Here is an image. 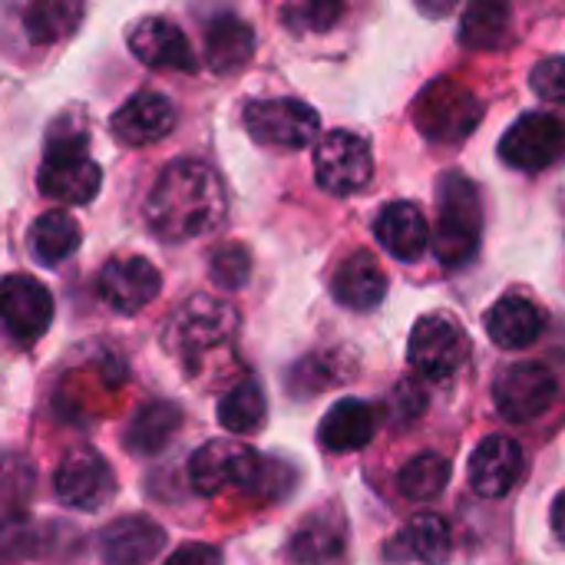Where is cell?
I'll return each instance as SVG.
<instances>
[{"instance_id":"obj_16","label":"cell","mask_w":565,"mask_h":565,"mask_svg":"<svg viewBox=\"0 0 565 565\" xmlns=\"http://www.w3.org/2000/svg\"><path fill=\"white\" fill-rule=\"evenodd\" d=\"M129 50L139 63L152 70H195L199 60L192 53L189 36L169 17H142L129 33Z\"/></svg>"},{"instance_id":"obj_18","label":"cell","mask_w":565,"mask_h":565,"mask_svg":"<svg viewBox=\"0 0 565 565\" xmlns=\"http://www.w3.org/2000/svg\"><path fill=\"white\" fill-rule=\"evenodd\" d=\"M166 546V530L149 516H122L106 526L99 553L106 565H149Z\"/></svg>"},{"instance_id":"obj_28","label":"cell","mask_w":565,"mask_h":565,"mask_svg":"<svg viewBox=\"0 0 565 565\" xmlns=\"http://www.w3.org/2000/svg\"><path fill=\"white\" fill-rule=\"evenodd\" d=\"M513 40V13L507 3H470L460 23V43L470 50H500Z\"/></svg>"},{"instance_id":"obj_1","label":"cell","mask_w":565,"mask_h":565,"mask_svg":"<svg viewBox=\"0 0 565 565\" xmlns=\"http://www.w3.org/2000/svg\"><path fill=\"white\" fill-rule=\"evenodd\" d=\"M225 222V185L202 159L169 162L146 199V225L166 242L212 235Z\"/></svg>"},{"instance_id":"obj_30","label":"cell","mask_w":565,"mask_h":565,"mask_svg":"<svg viewBox=\"0 0 565 565\" xmlns=\"http://www.w3.org/2000/svg\"><path fill=\"white\" fill-rule=\"evenodd\" d=\"M218 424L232 434H255L265 424V394L258 381H238L218 401Z\"/></svg>"},{"instance_id":"obj_21","label":"cell","mask_w":565,"mask_h":565,"mask_svg":"<svg viewBox=\"0 0 565 565\" xmlns=\"http://www.w3.org/2000/svg\"><path fill=\"white\" fill-rule=\"evenodd\" d=\"M331 291L338 305L351 311H374L387 295V275L371 252H354L338 265L331 278Z\"/></svg>"},{"instance_id":"obj_19","label":"cell","mask_w":565,"mask_h":565,"mask_svg":"<svg viewBox=\"0 0 565 565\" xmlns=\"http://www.w3.org/2000/svg\"><path fill=\"white\" fill-rule=\"evenodd\" d=\"M348 546V526L338 510H318L311 513L298 533L288 543V556L295 565H334L344 556Z\"/></svg>"},{"instance_id":"obj_2","label":"cell","mask_w":565,"mask_h":565,"mask_svg":"<svg viewBox=\"0 0 565 565\" xmlns=\"http://www.w3.org/2000/svg\"><path fill=\"white\" fill-rule=\"evenodd\" d=\"M483 235V202L477 185L460 175L447 172L437 185V235H434V255L444 268L467 265Z\"/></svg>"},{"instance_id":"obj_32","label":"cell","mask_w":565,"mask_h":565,"mask_svg":"<svg viewBox=\"0 0 565 565\" xmlns=\"http://www.w3.org/2000/svg\"><path fill=\"white\" fill-rule=\"evenodd\" d=\"M248 271H252V258L242 245H222L212 255V278L222 288H242L248 281Z\"/></svg>"},{"instance_id":"obj_6","label":"cell","mask_w":565,"mask_h":565,"mask_svg":"<svg viewBox=\"0 0 565 565\" xmlns=\"http://www.w3.org/2000/svg\"><path fill=\"white\" fill-rule=\"evenodd\" d=\"M245 129L262 146L305 149V146H311L318 139L321 119L308 103L291 99V96H278V99L248 103L245 106Z\"/></svg>"},{"instance_id":"obj_4","label":"cell","mask_w":565,"mask_h":565,"mask_svg":"<svg viewBox=\"0 0 565 565\" xmlns=\"http://www.w3.org/2000/svg\"><path fill=\"white\" fill-rule=\"evenodd\" d=\"M40 192L46 199H56L63 205H86L96 199L103 172L86 152V136L83 132H60L50 136L43 166L36 172Z\"/></svg>"},{"instance_id":"obj_34","label":"cell","mask_w":565,"mask_h":565,"mask_svg":"<svg viewBox=\"0 0 565 565\" xmlns=\"http://www.w3.org/2000/svg\"><path fill=\"white\" fill-rule=\"evenodd\" d=\"M341 17V3H295L281 10V20L291 30H328Z\"/></svg>"},{"instance_id":"obj_29","label":"cell","mask_w":565,"mask_h":565,"mask_svg":"<svg viewBox=\"0 0 565 565\" xmlns=\"http://www.w3.org/2000/svg\"><path fill=\"white\" fill-rule=\"evenodd\" d=\"M83 20V7L70 0H40L23 13V30L33 43H56L70 36Z\"/></svg>"},{"instance_id":"obj_20","label":"cell","mask_w":565,"mask_h":565,"mask_svg":"<svg viewBox=\"0 0 565 565\" xmlns=\"http://www.w3.org/2000/svg\"><path fill=\"white\" fill-rule=\"evenodd\" d=\"M374 235L397 262H417L430 242V225L414 202H391L377 212Z\"/></svg>"},{"instance_id":"obj_27","label":"cell","mask_w":565,"mask_h":565,"mask_svg":"<svg viewBox=\"0 0 565 565\" xmlns=\"http://www.w3.org/2000/svg\"><path fill=\"white\" fill-rule=\"evenodd\" d=\"M79 248V225L73 222L70 212H43L33 225H30V252L40 265H60L63 258H70Z\"/></svg>"},{"instance_id":"obj_13","label":"cell","mask_w":565,"mask_h":565,"mask_svg":"<svg viewBox=\"0 0 565 565\" xmlns=\"http://www.w3.org/2000/svg\"><path fill=\"white\" fill-rule=\"evenodd\" d=\"M0 321L17 341H36L53 321V295L30 275L0 278Z\"/></svg>"},{"instance_id":"obj_23","label":"cell","mask_w":565,"mask_h":565,"mask_svg":"<svg viewBox=\"0 0 565 565\" xmlns=\"http://www.w3.org/2000/svg\"><path fill=\"white\" fill-rule=\"evenodd\" d=\"M487 334L503 351H523L543 334V311L523 295H507L487 311Z\"/></svg>"},{"instance_id":"obj_15","label":"cell","mask_w":565,"mask_h":565,"mask_svg":"<svg viewBox=\"0 0 565 565\" xmlns=\"http://www.w3.org/2000/svg\"><path fill=\"white\" fill-rule=\"evenodd\" d=\"M523 470H526L523 447L513 437L493 434L480 440V447L470 457V487L487 500H500L523 480Z\"/></svg>"},{"instance_id":"obj_5","label":"cell","mask_w":565,"mask_h":565,"mask_svg":"<svg viewBox=\"0 0 565 565\" xmlns=\"http://www.w3.org/2000/svg\"><path fill=\"white\" fill-rule=\"evenodd\" d=\"M480 119V99L454 76L434 79L414 103V122L434 142H460L477 129Z\"/></svg>"},{"instance_id":"obj_12","label":"cell","mask_w":565,"mask_h":565,"mask_svg":"<svg viewBox=\"0 0 565 565\" xmlns=\"http://www.w3.org/2000/svg\"><path fill=\"white\" fill-rule=\"evenodd\" d=\"M56 497L83 513H96L116 497V477L113 467L96 450H73L53 477Z\"/></svg>"},{"instance_id":"obj_3","label":"cell","mask_w":565,"mask_h":565,"mask_svg":"<svg viewBox=\"0 0 565 565\" xmlns=\"http://www.w3.org/2000/svg\"><path fill=\"white\" fill-rule=\"evenodd\" d=\"M235 331H238V311L222 298L199 295L172 315L162 341L169 354H175L179 364L192 374L212 351L225 348L235 338Z\"/></svg>"},{"instance_id":"obj_9","label":"cell","mask_w":565,"mask_h":565,"mask_svg":"<svg viewBox=\"0 0 565 565\" xmlns=\"http://www.w3.org/2000/svg\"><path fill=\"white\" fill-rule=\"evenodd\" d=\"M262 460L238 440H209L189 460V483L199 497H215L228 487H252Z\"/></svg>"},{"instance_id":"obj_14","label":"cell","mask_w":565,"mask_h":565,"mask_svg":"<svg viewBox=\"0 0 565 565\" xmlns=\"http://www.w3.org/2000/svg\"><path fill=\"white\" fill-rule=\"evenodd\" d=\"M159 285L156 265L142 255H116L99 271V298L119 315L142 311L159 295Z\"/></svg>"},{"instance_id":"obj_36","label":"cell","mask_w":565,"mask_h":565,"mask_svg":"<svg viewBox=\"0 0 565 565\" xmlns=\"http://www.w3.org/2000/svg\"><path fill=\"white\" fill-rule=\"evenodd\" d=\"M166 565H222V553L209 543H185L166 559Z\"/></svg>"},{"instance_id":"obj_7","label":"cell","mask_w":565,"mask_h":565,"mask_svg":"<svg viewBox=\"0 0 565 565\" xmlns=\"http://www.w3.org/2000/svg\"><path fill=\"white\" fill-rule=\"evenodd\" d=\"M315 175L318 185L331 195H354L374 175V159L367 139L348 129L328 132L315 149Z\"/></svg>"},{"instance_id":"obj_33","label":"cell","mask_w":565,"mask_h":565,"mask_svg":"<svg viewBox=\"0 0 565 565\" xmlns=\"http://www.w3.org/2000/svg\"><path fill=\"white\" fill-rule=\"evenodd\" d=\"M530 86L546 103H565V56H546L533 66Z\"/></svg>"},{"instance_id":"obj_35","label":"cell","mask_w":565,"mask_h":565,"mask_svg":"<svg viewBox=\"0 0 565 565\" xmlns=\"http://www.w3.org/2000/svg\"><path fill=\"white\" fill-rule=\"evenodd\" d=\"M391 407H394V420L407 424V420H417L427 407V391L417 384V381H404L394 397H391Z\"/></svg>"},{"instance_id":"obj_31","label":"cell","mask_w":565,"mask_h":565,"mask_svg":"<svg viewBox=\"0 0 565 565\" xmlns=\"http://www.w3.org/2000/svg\"><path fill=\"white\" fill-rule=\"evenodd\" d=\"M450 483V460L427 450V454H417L404 470H401V493L414 503H427V500H437Z\"/></svg>"},{"instance_id":"obj_24","label":"cell","mask_w":565,"mask_h":565,"mask_svg":"<svg viewBox=\"0 0 565 565\" xmlns=\"http://www.w3.org/2000/svg\"><path fill=\"white\" fill-rule=\"evenodd\" d=\"M255 53V33L252 26L235 13H218L205 26V60L215 73H235L242 70Z\"/></svg>"},{"instance_id":"obj_11","label":"cell","mask_w":565,"mask_h":565,"mask_svg":"<svg viewBox=\"0 0 565 565\" xmlns=\"http://www.w3.org/2000/svg\"><path fill=\"white\" fill-rule=\"evenodd\" d=\"M565 149V122L553 113L520 116L500 139V156L510 169L540 172L553 166Z\"/></svg>"},{"instance_id":"obj_22","label":"cell","mask_w":565,"mask_h":565,"mask_svg":"<svg viewBox=\"0 0 565 565\" xmlns=\"http://www.w3.org/2000/svg\"><path fill=\"white\" fill-rule=\"evenodd\" d=\"M374 434H377V414L364 401H338L318 427V440L328 454L364 450L374 440Z\"/></svg>"},{"instance_id":"obj_17","label":"cell","mask_w":565,"mask_h":565,"mask_svg":"<svg viewBox=\"0 0 565 565\" xmlns=\"http://www.w3.org/2000/svg\"><path fill=\"white\" fill-rule=\"evenodd\" d=\"M175 126V106L162 93H136L113 113V136L122 146H152Z\"/></svg>"},{"instance_id":"obj_8","label":"cell","mask_w":565,"mask_h":565,"mask_svg":"<svg viewBox=\"0 0 565 565\" xmlns=\"http://www.w3.org/2000/svg\"><path fill=\"white\" fill-rule=\"evenodd\" d=\"M470 344L447 315H424L411 331L407 361L427 381H447L467 364Z\"/></svg>"},{"instance_id":"obj_25","label":"cell","mask_w":565,"mask_h":565,"mask_svg":"<svg viewBox=\"0 0 565 565\" xmlns=\"http://www.w3.org/2000/svg\"><path fill=\"white\" fill-rule=\"evenodd\" d=\"M179 424H182V414L175 404H146L122 430V444L129 447V454H139V457H159L172 437L179 434Z\"/></svg>"},{"instance_id":"obj_26","label":"cell","mask_w":565,"mask_h":565,"mask_svg":"<svg viewBox=\"0 0 565 565\" xmlns=\"http://www.w3.org/2000/svg\"><path fill=\"white\" fill-rule=\"evenodd\" d=\"M397 546H404L407 559H417L424 565H444L450 559L454 536H450V526L440 513H420L404 526L394 550Z\"/></svg>"},{"instance_id":"obj_10","label":"cell","mask_w":565,"mask_h":565,"mask_svg":"<svg viewBox=\"0 0 565 565\" xmlns=\"http://www.w3.org/2000/svg\"><path fill=\"white\" fill-rule=\"evenodd\" d=\"M559 394V384L550 367L523 361L507 367L493 384V404L510 424H530L543 417Z\"/></svg>"},{"instance_id":"obj_37","label":"cell","mask_w":565,"mask_h":565,"mask_svg":"<svg viewBox=\"0 0 565 565\" xmlns=\"http://www.w3.org/2000/svg\"><path fill=\"white\" fill-rule=\"evenodd\" d=\"M550 523H553V533H556V540L565 546V493L556 497V503H553V513H550Z\"/></svg>"}]
</instances>
